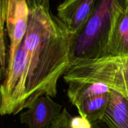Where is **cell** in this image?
<instances>
[{"label":"cell","instance_id":"cell-1","mask_svg":"<svg viewBox=\"0 0 128 128\" xmlns=\"http://www.w3.org/2000/svg\"><path fill=\"white\" fill-rule=\"evenodd\" d=\"M71 36L51 10L30 7L26 34L0 84V116L16 115L41 96H56L58 82L71 65Z\"/></svg>","mask_w":128,"mask_h":128},{"label":"cell","instance_id":"cell-2","mask_svg":"<svg viewBox=\"0 0 128 128\" xmlns=\"http://www.w3.org/2000/svg\"><path fill=\"white\" fill-rule=\"evenodd\" d=\"M128 10V0H97L87 23L71 36V64L104 56L118 19Z\"/></svg>","mask_w":128,"mask_h":128},{"label":"cell","instance_id":"cell-3","mask_svg":"<svg viewBox=\"0 0 128 128\" xmlns=\"http://www.w3.org/2000/svg\"><path fill=\"white\" fill-rule=\"evenodd\" d=\"M29 16L28 0H6L5 28L10 39L6 69L11 66L15 52L26 34Z\"/></svg>","mask_w":128,"mask_h":128},{"label":"cell","instance_id":"cell-4","mask_svg":"<svg viewBox=\"0 0 128 128\" xmlns=\"http://www.w3.org/2000/svg\"><path fill=\"white\" fill-rule=\"evenodd\" d=\"M97 0H65L57 8V17L72 35L81 31L88 21Z\"/></svg>","mask_w":128,"mask_h":128},{"label":"cell","instance_id":"cell-5","mask_svg":"<svg viewBox=\"0 0 128 128\" xmlns=\"http://www.w3.org/2000/svg\"><path fill=\"white\" fill-rule=\"evenodd\" d=\"M62 106L49 96L39 98L20 116L28 128H49L61 112Z\"/></svg>","mask_w":128,"mask_h":128},{"label":"cell","instance_id":"cell-6","mask_svg":"<svg viewBox=\"0 0 128 128\" xmlns=\"http://www.w3.org/2000/svg\"><path fill=\"white\" fill-rule=\"evenodd\" d=\"M67 95L80 116L82 114V106L88 99L111 92V89L102 82H68Z\"/></svg>","mask_w":128,"mask_h":128},{"label":"cell","instance_id":"cell-7","mask_svg":"<svg viewBox=\"0 0 128 128\" xmlns=\"http://www.w3.org/2000/svg\"><path fill=\"white\" fill-rule=\"evenodd\" d=\"M102 120L111 128H128V101L111 90L110 98Z\"/></svg>","mask_w":128,"mask_h":128},{"label":"cell","instance_id":"cell-8","mask_svg":"<svg viewBox=\"0 0 128 128\" xmlns=\"http://www.w3.org/2000/svg\"><path fill=\"white\" fill-rule=\"evenodd\" d=\"M128 54V10L124 12L118 19L104 56H124Z\"/></svg>","mask_w":128,"mask_h":128},{"label":"cell","instance_id":"cell-9","mask_svg":"<svg viewBox=\"0 0 128 128\" xmlns=\"http://www.w3.org/2000/svg\"><path fill=\"white\" fill-rule=\"evenodd\" d=\"M110 98V92L94 96L88 99L82 106L81 117L85 118L91 122L102 120Z\"/></svg>","mask_w":128,"mask_h":128},{"label":"cell","instance_id":"cell-10","mask_svg":"<svg viewBox=\"0 0 128 128\" xmlns=\"http://www.w3.org/2000/svg\"><path fill=\"white\" fill-rule=\"evenodd\" d=\"M5 3L6 0H0V66H6L7 53L4 40L5 31Z\"/></svg>","mask_w":128,"mask_h":128},{"label":"cell","instance_id":"cell-11","mask_svg":"<svg viewBox=\"0 0 128 128\" xmlns=\"http://www.w3.org/2000/svg\"><path fill=\"white\" fill-rule=\"evenodd\" d=\"M72 117L68 110L64 108L58 117L52 122L50 128H71L70 121Z\"/></svg>","mask_w":128,"mask_h":128},{"label":"cell","instance_id":"cell-12","mask_svg":"<svg viewBox=\"0 0 128 128\" xmlns=\"http://www.w3.org/2000/svg\"><path fill=\"white\" fill-rule=\"evenodd\" d=\"M71 128H91V122L85 118L81 116L72 117L70 121Z\"/></svg>","mask_w":128,"mask_h":128},{"label":"cell","instance_id":"cell-13","mask_svg":"<svg viewBox=\"0 0 128 128\" xmlns=\"http://www.w3.org/2000/svg\"><path fill=\"white\" fill-rule=\"evenodd\" d=\"M29 7L34 6H41L50 10V0H28Z\"/></svg>","mask_w":128,"mask_h":128},{"label":"cell","instance_id":"cell-14","mask_svg":"<svg viewBox=\"0 0 128 128\" xmlns=\"http://www.w3.org/2000/svg\"><path fill=\"white\" fill-rule=\"evenodd\" d=\"M92 128H111L102 120H98L91 122Z\"/></svg>","mask_w":128,"mask_h":128}]
</instances>
